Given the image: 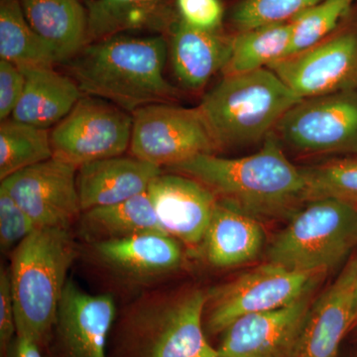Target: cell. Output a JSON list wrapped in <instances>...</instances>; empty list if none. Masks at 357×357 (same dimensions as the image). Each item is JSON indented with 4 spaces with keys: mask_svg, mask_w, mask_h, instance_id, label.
<instances>
[{
    "mask_svg": "<svg viewBox=\"0 0 357 357\" xmlns=\"http://www.w3.org/2000/svg\"><path fill=\"white\" fill-rule=\"evenodd\" d=\"M195 178L218 199L258 220L291 218L309 201L300 167L288 159L274 133L259 151L241 158L199 154L168 167Z\"/></svg>",
    "mask_w": 357,
    "mask_h": 357,
    "instance_id": "1",
    "label": "cell"
},
{
    "mask_svg": "<svg viewBox=\"0 0 357 357\" xmlns=\"http://www.w3.org/2000/svg\"><path fill=\"white\" fill-rule=\"evenodd\" d=\"M167 55L163 36L117 35L86 45L67 63L82 93L132 114L146 105L170 103L177 96L164 77Z\"/></svg>",
    "mask_w": 357,
    "mask_h": 357,
    "instance_id": "2",
    "label": "cell"
},
{
    "mask_svg": "<svg viewBox=\"0 0 357 357\" xmlns=\"http://www.w3.org/2000/svg\"><path fill=\"white\" fill-rule=\"evenodd\" d=\"M76 255L69 229L60 227H39L16 246L10 267L16 335L38 344L48 337Z\"/></svg>",
    "mask_w": 357,
    "mask_h": 357,
    "instance_id": "3",
    "label": "cell"
},
{
    "mask_svg": "<svg viewBox=\"0 0 357 357\" xmlns=\"http://www.w3.org/2000/svg\"><path fill=\"white\" fill-rule=\"evenodd\" d=\"M273 70L265 68L225 76L198 109L218 149L266 139L301 100Z\"/></svg>",
    "mask_w": 357,
    "mask_h": 357,
    "instance_id": "4",
    "label": "cell"
},
{
    "mask_svg": "<svg viewBox=\"0 0 357 357\" xmlns=\"http://www.w3.org/2000/svg\"><path fill=\"white\" fill-rule=\"evenodd\" d=\"M356 246L357 206L333 198L312 199L275 237L268 262L295 271L326 273Z\"/></svg>",
    "mask_w": 357,
    "mask_h": 357,
    "instance_id": "5",
    "label": "cell"
},
{
    "mask_svg": "<svg viewBox=\"0 0 357 357\" xmlns=\"http://www.w3.org/2000/svg\"><path fill=\"white\" fill-rule=\"evenodd\" d=\"M208 294L199 289L150 304L122 321L116 357H220L204 333Z\"/></svg>",
    "mask_w": 357,
    "mask_h": 357,
    "instance_id": "6",
    "label": "cell"
},
{
    "mask_svg": "<svg viewBox=\"0 0 357 357\" xmlns=\"http://www.w3.org/2000/svg\"><path fill=\"white\" fill-rule=\"evenodd\" d=\"M326 273L302 272L268 262L213 294L206 330L222 333L237 319L288 306L314 291Z\"/></svg>",
    "mask_w": 357,
    "mask_h": 357,
    "instance_id": "7",
    "label": "cell"
},
{
    "mask_svg": "<svg viewBox=\"0 0 357 357\" xmlns=\"http://www.w3.org/2000/svg\"><path fill=\"white\" fill-rule=\"evenodd\" d=\"M132 122V114L114 103L82 96L50 132L53 157L79 169L121 156L130 147Z\"/></svg>",
    "mask_w": 357,
    "mask_h": 357,
    "instance_id": "8",
    "label": "cell"
},
{
    "mask_svg": "<svg viewBox=\"0 0 357 357\" xmlns=\"http://www.w3.org/2000/svg\"><path fill=\"white\" fill-rule=\"evenodd\" d=\"M132 119V156L160 168L220 150L198 107L156 103L135 110Z\"/></svg>",
    "mask_w": 357,
    "mask_h": 357,
    "instance_id": "9",
    "label": "cell"
},
{
    "mask_svg": "<svg viewBox=\"0 0 357 357\" xmlns=\"http://www.w3.org/2000/svg\"><path fill=\"white\" fill-rule=\"evenodd\" d=\"M273 133L302 153H357V89L304 98Z\"/></svg>",
    "mask_w": 357,
    "mask_h": 357,
    "instance_id": "10",
    "label": "cell"
},
{
    "mask_svg": "<svg viewBox=\"0 0 357 357\" xmlns=\"http://www.w3.org/2000/svg\"><path fill=\"white\" fill-rule=\"evenodd\" d=\"M268 69L302 98L357 89V25L337 28L311 48Z\"/></svg>",
    "mask_w": 357,
    "mask_h": 357,
    "instance_id": "11",
    "label": "cell"
},
{
    "mask_svg": "<svg viewBox=\"0 0 357 357\" xmlns=\"http://www.w3.org/2000/svg\"><path fill=\"white\" fill-rule=\"evenodd\" d=\"M77 170L72 164L51 158L1 181L18 206L37 227L69 229L83 213L79 201Z\"/></svg>",
    "mask_w": 357,
    "mask_h": 357,
    "instance_id": "12",
    "label": "cell"
},
{
    "mask_svg": "<svg viewBox=\"0 0 357 357\" xmlns=\"http://www.w3.org/2000/svg\"><path fill=\"white\" fill-rule=\"evenodd\" d=\"M314 291L288 306L237 319L222 333L220 357H296Z\"/></svg>",
    "mask_w": 357,
    "mask_h": 357,
    "instance_id": "13",
    "label": "cell"
},
{
    "mask_svg": "<svg viewBox=\"0 0 357 357\" xmlns=\"http://www.w3.org/2000/svg\"><path fill=\"white\" fill-rule=\"evenodd\" d=\"M166 234L189 246L203 243L218 197L198 181L160 174L147 190Z\"/></svg>",
    "mask_w": 357,
    "mask_h": 357,
    "instance_id": "14",
    "label": "cell"
},
{
    "mask_svg": "<svg viewBox=\"0 0 357 357\" xmlns=\"http://www.w3.org/2000/svg\"><path fill=\"white\" fill-rule=\"evenodd\" d=\"M357 255L312 305L296 357H337L345 335L354 328Z\"/></svg>",
    "mask_w": 357,
    "mask_h": 357,
    "instance_id": "15",
    "label": "cell"
},
{
    "mask_svg": "<svg viewBox=\"0 0 357 357\" xmlns=\"http://www.w3.org/2000/svg\"><path fill=\"white\" fill-rule=\"evenodd\" d=\"M115 319L114 298L91 295L67 282L56 328L64 357H107V340Z\"/></svg>",
    "mask_w": 357,
    "mask_h": 357,
    "instance_id": "16",
    "label": "cell"
},
{
    "mask_svg": "<svg viewBox=\"0 0 357 357\" xmlns=\"http://www.w3.org/2000/svg\"><path fill=\"white\" fill-rule=\"evenodd\" d=\"M160 167L136 158L116 156L79 167L77 189L82 211L112 206L146 192Z\"/></svg>",
    "mask_w": 357,
    "mask_h": 357,
    "instance_id": "17",
    "label": "cell"
},
{
    "mask_svg": "<svg viewBox=\"0 0 357 357\" xmlns=\"http://www.w3.org/2000/svg\"><path fill=\"white\" fill-rule=\"evenodd\" d=\"M264 241L258 218L218 198L203 241L204 255L211 265L229 268L252 261L261 252Z\"/></svg>",
    "mask_w": 357,
    "mask_h": 357,
    "instance_id": "18",
    "label": "cell"
},
{
    "mask_svg": "<svg viewBox=\"0 0 357 357\" xmlns=\"http://www.w3.org/2000/svg\"><path fill=\"white\" fill-rule=\"evenodd\" d=\"M93 246L105 266L133 278L169 273L180 266L183 259L177 239L161 232H145Z\"/></svg>",
    "mask_w": 357,
    "mask_h": 357,
    "instance_id": "19",
    "label": "cell"
},
{
    "mask_svg": "<svg viewBox=\"0 0 357 357\" xmlns=\"http://www.w3.org/2000/svg\"><path fill=\"white\" fill-rule=\"evenodd\" d=\"M25 88L11 119L48 129L64 119L82 98V91L70 77L54 68H22Z\"/></svg>",
    "mask_w": 357,
    "mask_h": 357,
    "instance_id": "20",
    "label": "cell"
},
{
    "mask_svg": "<svg viewBox=\"0 0 357 357\" xmlns=\"http://www.w3.org/2000/svg\"><path fill=\"white\" fill-rule=\"evenodd\" d=\"M229 52L230 39L217 32L194 29L180 20L173 26L171 62L174 74L185 89H203L218 70H222Z\"/></svg>",
    "mask_w": 357,
    "mask_h": 357,
    "instance_id": "21",
    "label": "cell"
},
{
    "mask_svg": "<svg viewBox=\"0 0 357 357\" xmlns=\"http://www.w3.org/2000/svg\"><path fill=\"white\" fill-rule=\"evenodd\" d=\"M170 6L171 0H88L86 45L123 32L168 29Z\"/></svg>",
    "mask_w": 357,
    "mask_h": 357,
    "instance_id": "22",
    "label": "cell"
},
{
    "mask_svg": "<svg viewBox=\"0 0 357 357\" xmlns=\"http://www.w3.org/2000/svg\"><path fill=\"white\" fill-rule=\"evenodd\" d=\"M34 31L69 62L86 45L88 13L81 0H20Z\"/></svg>",
    "mask_w": 357,
    "mask_h": 357,
    "instance_id": "23",
    "label": "cell"
},
{
    "mask_svg": "<svg viewBox=\"0 0 357 357\" xmlns=\"http://www.w3.org/2000/svg\"><path fill=\"white\" fill-rule=\"evenodd\" d=\"M81 230L93 244L145 232L166 234L147 192L121 203L83 211Z\"/></svg>",
    "mask_w": 357,
    "mask_h": 357,
    "instance_id": "24",
    "label": "cell"
},
{
    "mask_svg": "<svg viewBox=\"0 0 357 357\" xmlns=\"http://www.w3.org/2000/svg\"><path fill=\"white\" fill-rule=\"evenodd\" d=\"M292 38L291 21L239 31L230 39L229 56L223 74L230 76L269 68L291 55Z\"/></svg>",
    "mask_w": 357,
    "mask_h": 357,
    "instance_id": "25",
    "label": "cell"
},
{
    "mask_svg": "<svg viewBox=\"0 0 357 357\" xmlns=\"http://www.w3.org/2000/svg\"><path fill=\"white\" fill-rule=\"evenodd\" d=\"M0 59L20 69L54 68L61 63L55 50L26 20L20 0H0Z\"/></svg>",
    "mask_w": 357,
    "mask_h": 357,
    "instance_id": "26",
    "label": "cell"
},
{
    "mask_svg": "<svg viewBox=\"0 0 357 357\" xmlns=\"http://www.w3.org/2000/svg\"><path fill=\"white\" fill-rule=\"evenodd\" d=\"M53 158L50 132L13 119L0 124V180Z\"/></svg>",
    "mask_w": 357,
    "mask_h": 357,
    "instance_id": "27",
    "label": "cell"
},
{
    "mask_svg": "<svg viewBox=\"0 0 357 357\" xmlns=\"http://www.w3.org/2000/svg\"><path fill=\"white\" fill-rule=\"evenodd\" d=\"M300 168L309 201L333 198L357 206V159L331 160Z\"/></svg>",
    "mask_w": 357,
    "mask_h": 357,
    "instance_id": "28",
    "label": "cell"
},
{
    "mask_svg": "<svg viewBox=\"0 0 357 357\" xmlns=\"http://www.w3.org/2000/svg\"><path fill=\"white\" fill-rule=\"evenodd\" d=\"M356 0H323L297 17L292 23L291 55L311 48L330 36L351 10Z\"/></svg>",
    "mask_w": 357,
    "mask_h": 357,
    "instance_id": "29",
    "label": "cell"
},
{
    "mask_svg": "<svg viewBox=\"0 0 357 357\" xmlns=\"http://www.w3.org/2000/svg\"><path fill=\"white\" fill-rule=\"evenodd\" d=\"M323 0H241L231 14V20L239 31L290 22L301 13Z\"/></svg>",
    "mask_w": 357,
    "mask_h": 357,
    "instance_id": "30",
    "label": "cell"
},
{
    "mask_svg": "<svg viewBox=\"0 0 357 357\" xmlns=\"http://www.w3.org/2000/svg\"><path fill=\"white\" fill-rule=\"evenodd\" d=\"M38 229L6 190L0 188V246L2 252L22 243Z\"/></svg>",
    "mask_w": 357,
    "mask_h": 357,
    "instance_id": "31",
    "label": "cell"
},
{
    "mask_svg": "<svg viewBox=\"0 0 357 357\" xmlns=\"http://www.w3.org/2000/svg\"><path fill=\"white\" fill-rule=\"evenodd\" d=\"M181 22L206 32H217L222 23L223 6L220 0H175Z\"/></svg>",
    "mask_w": 357,
    "mask_h": 357,
    "instance_id": "32",
    "label": "cell"
},
{
    "mask_svg": "<svg viewBox=\"0 0 357 357\" xmlns=\"http://www.w3.org/2000/svg\"><path fill=\"white\" fill-rule=\"evenodd\" d=\"M25 75L17 66L0 59V121L11 119L25 88Z\"/></svg>",
    "mask_w": 357,
    "mask_h": 357,
    "instance_id": "33",
    "label": "cell"
},
{
    "mask_svg": "<svg viewBox=\"0 0 357 357\" xmlns=\"http://www.w3.org/2000/svg\"><path fill=\"white\" fill-rule=\"evenodd\" d=\"M16 337L15 311L10 270L1 268L0 271V351L1 357H7L9 347Z\"/></svg>",
    "mask_w": 357,
    "mask_h": 357,
    "instance_id": "34",
    "label": "cell"
},
{
    "mask_svg": "<svg viewBox=\"0 0 357 357\" xmlns=\"http://www.w3.org/2000/svg\"><path fill=\"white\" fill-rule=\"evenodd\" d=\"M7 357H42L39 344L27 337L16 335Z\"/></svg>",
    "mask_w": 357,
    "mask_h": 357,
    "instance_id": "35",
    "label": "cell"
},
{
    "mask_svg": "<svg viewBox=\"0 0 357 357\" xmlns=\"http://www.w3.org/2000/svg\"><path fill=\"white\" fill-rule=\"evenodd\" d=\"M354 326H357V288L356 292V300H354Z\"/></svg>",
    "mask_w": 357,
    "mask_h": 357,
    "instance_id": "36",
    "label": "cell"
}]
</instances>
